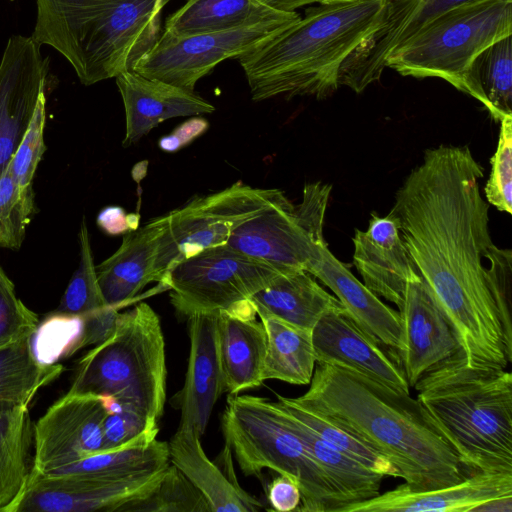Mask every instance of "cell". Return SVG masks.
Instances as JSON below:
<instances>
[{
	"mask_svg": "<svg viewBox=\"0 0 512 512\" xmlns=\"http://www.w3.org/2000/svg\"><path fill=\"white\" fill-rule=\"evenodd\" d=\"M45 107L46 98L43 94L26 132L7 166L14 180L21 186L32 184L36 168L46 149L43 138L46 119Z\"/></svg>",
	"mask_w": 512,
	"mask_h": 512,
	"instance_id": "obj_42",
	"label": "cell"
},
{
	"mask_svg": "<svg viewBox=\"0 0 512 512\" xmlns=\"http://www.w3.org/2000/svg\"><path fill=\"white\" fill-rule=\"evenodd\" d=\"M308 272L327 286L348 316L368 336L399 353L402 324L399 311L384 304L325 245Z\"/></svg>",
	"mask_w": 512,
	"mask_h": 512,
	"instance_id": "obj_23",
	"label": "cell"
},
{
	"mask_svg": "<svg viewBox=\"0 0 512 512\" xmlns=\"http://www.w3.org/2000/svg\"><path fill=\"white\" fill-rule=\"evenodd\" d=\"M217 340L225 392H240L263 384L266 331L256 317L218 312Z\"/></svg>",
	"mask_w": 512,
	"mask_h": 512,
	"instance_id": "obj_26",
	"label": "cell"
},
{
	"mask_svg": "<svg viewBox=\"0 0 512 512\" xmlns=\"http://www.w3.org/2000/svg\"><path fill=\"white\" fill-rule=\"evenodd\" d=\"M511 495L512 473L475 472L438 489L416 490L403 483L340 512H473L486 501Z\"/></svg>",
	"mask_w": 512,
	"mask_h": 512,
	"instance_id": "obj_21",
	"label": "cell"
},
{
	"mask_svg": "<svg viewBox=\"0 0 512 512\" xmlns=\"http://www.w3.org/2000/svg\"><path fill=\"white\" fill-rule=\"evenodd\" d=\"M490 176L484 193L488 204L512 213V116L500 121L498 145L491 160Z\"/></svg>",
	"mask_w": 512,
	"mask_h": 512,
	"instance_id": "obj_40",
	"label": "cell"
},
{
	"mask_svg": "<svg viewBox=\"0 0 512 512\" xmlns=\"http://www.w3.org/2000/svg\"><path fill=\"white\" fill-rule=\"evenodd\" d=\"M402 343L399 358L410 388L460 345L446 316L417 271L408 278L399 309Z\"/></svg>",
	"mask_w": 512,
	"mask_h": 512,
	"instance_id": "obj_18",
	"label": "cell"
},
{
	"mask_svg": "<svg viewBox=\"0 0 512 512\" xmlns=\"http://www.w3.org/2000/svg\"><path fill=\"white\" fill-rule=\"evenodd\" d=\"M483 176L468 146L428 149L398 189L391 212L466 363L506 369L512 355L494 294L512 283V253L492 241L489 204L480 192Z\"/></svg>",
	"mask_w": 512,
	"mask_h": 512,
	"instance_id": "obj_1",
	"label": "cell"
},
{
	"mask_svg": "<svg viewBox=\"0 0 512 512\" xmlns=\"http://www.w3.org/2000/svg\"><path fill=\"white\" fill-rule=\"evenodd\" d=\"M331 185L307 183L301 202L287 197L240 225L227 245L283 270H305L327 245L323 223Z\"/></svg>",
	"mask_w": 512,
	"mask_h": 512,
	"instance_id": "obj_11",
	"label": "cell"
},
{
	"mask_svg": "<svg viewBox=\"0 0 512 512\" xmlns=\"http://www.w3.org/2000/svg\"><path fill=\"white\" fill-rule=\"evenodd\" d=\"M473 0H384L379 25L346 58L339 85L356 93L380 79L387 58L427 24Z\"/></svg>",
	"mask_w": 512,
	"mask_h": 512,
	"instance_id": "obj_15",
	"label": "cell"
},
{
	"mask_svg": "<svg viewBox=\"0 0 512 512\" xmlns=\"http://www.w3.org/2000/svg\"><path fill=\"white\" fill-rule=\"evenodd\" d=\"M133 217L121 207L111 206L100 212L97 223L108 234L118 235L138 228V218L131 220Z\"/></svg>",
	"mask_w": 512,
	"mask_h": 512,
	"instance_id": "obj_45",
	"label": "cell"
},
{
	"mask_svg": "<svg viewBox=\"0 0 512 512\" xmlns=\"http://www.w3.org/2000/svg\"><path fill=\"white\" fill-rule=\"evenodd\" d=\"M169 463L168 442L156 438L97 453L45 474L106 481L157 470Z\"/></svg>",
	"mask_w": 512,
	"mask_h": 512,
	"instance_id": "obj_34",
	"label": "cell"
},
{
	"mask_svg": "<svg viewBox=\"0 0 512 512\" xmlns=\"http://www.w3.org/2000/svg\"><path fill=\"white\" fill-rule=\"evenodd\" d=\"M264 5L281 12H295L297 8L318 3L319 0H258Z\"/></svg>",
	"mask_w": 512,
	"mask_h": 512,
	"instance_id": "obj_46",
	"label": "cell"
},
{
	"mask_svg": "<svg viewBox=\"0 0 512 512\" xmlns=\"http://www.w3.org/2000/svg\"><path fill=\"white\" fill-rule=\"evenodd\" d=\"M267 337L263 379L280 380L294 385H309L316 358L312 331L286 323L257 311Z\"/></svg>",
	"mask_w": 512,
	"mask_h": 512,
	"instance_id": "obj_30",
	"label": "cell"
},
{
	"mask_svg": "<svg viewBox=\"0 0 512 512\" xmlns=\"http://www.w3.org/2000/svg\"><path fill=\"white\" fill-rule=\"evenodd\" d=\"M353 263L363 284L378 297L401 308L406 284L415 265L408 253L395 215L371 213L368 228L355 230Z\"/></svg>",
	"mask_w": 512,
	"mask_h": 512,
	"instance_id": "obj_20",
	"label": "cell"
},
{
	"mask_svg": "<svg viewBox=\"0 0 512 512\" xmlns=\"http://www.w3.org/2000/svg\"><path fill=\"white\" fill-rule=\"evenodd\" d=\"M33 430L28 407L0 408V512H7L30 478Z\"/></svg>",
	"mask_w": 512,
	"mask_h": 512,
	"instance_id": "obj_33",
	"label": "cell"
},
{
	"mask_svg": "<svg viewBox=\"0 0 512 512\" xmlns=\"http://www.w3.org/2000/svg\"><path fill=\"white\" fill-rule=\"evenodd\" d=\"M512 35V0H473L422 28L386 60L404 76L435 77L460 90L473 59L492 43Z\"/></svg>",
	"mask_w": 512,
	"mask_h": 512,
	"instance_id": "obj_8",
	"label": "cell"
},
{
	"mask_svg": "<svg viewBox=\"0 0 512 512\" xmlns=\"http://www.w3.org/2000/svg\"><path fill=\"white\" fill-rule=\"evenodd\" d=\"M312 341L316 363L345 367L410 394L398 353L364 333L345 309L321 317L312 330Z\"/></svg>",
	"mask_w": 512,
	"mask_h": 512,
	"instance_id": "obj_17",
	"label": "cell"
},
{
	"mask_svg": "<svg viewBox=\"0 0 512 512\" xmlns=\"http://www.w3.org/2000/svg\"><path fill=\"white\" fill-rule=\"evenodd\" d=\"M297 21L271 22L187 37H174L163 32L133 71L194 91L198 80L217 64L225 59L239 58Z\"/></svg>",
	"mask_w": 512,
	"mask_h": 512,
	"instance_id": "obj_12",
	"label": "cell"
},
{
	"mask_svg": "<svg viewBox=\"0 0 512 512\" xmlns=\"http://www.w3.org/2000/svg\"><path fill=\"white\" fill-rule=\"evenodd\" d=\"M225 444L242 473L270 469L294 480L301 492L298 512H340L347 501L280 416L274 401L230 395L221 416Z\"/></svg>",
	"mask_w": 512,
	"mask_h": 512,
	"instance_id": "obj_7",
	"label": "cell"
},
{
	"mask_svg": "<svg viewBox=\"0 0 512 512\" xmlns=\"http://www.w3.org/2000/svg\"><path fill=\"white\" fill-rule=\"evenodd\" d=\"M274 404L284 422L300 438L309 454L345 498L347 505L369 500L380 493L385 476L328 445L287 415L275 401Z\"/></svg>",
	"mask_w": 512,
	"mask_h": 512,
	"instance_id": "obj_32",
	"label": "cell"
},
{
	"mask_svg": "<svg viewBox=\"0 0 512 512\" xmlns=\"http://www.w3.org/2000/svg\"><path fill=\"white\" fill-rule=\"evenodd\" d=\"M116 83L125 108L124 146L137 142L167 119L209 114L215 110L194 91L147 78L135 71L119 74Z\"/></svg>",
	"mask_w": 512,
	"mask_h": 512,
	"instance_id": "obj_22",
	"label": "cell"
},
{
	"mask_svg": "<svg viewBox=\"0 0 512 512\" xmlns=\"http://www.w3.org/2000/svg\"><path fill=\"white\" fill-rule=\"evenodd\" d=\"M285 197L280 189L254 188L239 181L219 192L194 197L163 215L156 281L161 283L178 263L205 249L226 244L240 225Z\"/></svg>",
	"mask_w": 512,
	"mask_h": 512,
	"instance_id": "obj_9",
	"label": "cell"
},
{
	"mask_svg": "<svg viewBox=\"0 0 512 512\" xmlns=\"http://www.w3.org/2000/svg\"><path fill=\"white\" fill-rule=\"evenodd\" d=\"M256 312H265L286 323L312 331L325 314L344 309L305 270H286L250 298Z\"/></svg>",
	"mask_w": 512,
	"mask_h": 512,
	"instance_id": "obj_27",
	"label": "cell"
},
{
	"mask_svg": "<svg viewBox=\"0 0 512 512\" xmlns=\"http://www.w3.org/2000/svg\"><path fill=\"white\" fill-rule=\"evenodd\" d=\"M169 0H36L32 38L52 46L92 85L133 71L160 37Z\"/></svg>",
	"mask_w": 512,
	"mask_h": 512,
	"instance_id": "obj_5",
	"label": "cell"
},
{
	"mask_svg": "<svg viewBox=\"0 0 512 512\" xmlns=\"http://www.w3.org/2000/svg\"><path fill=\"white\" fill-rule=\"evenodd\" d=\"M284 271L223 244L178 263L161 284L170 290L175 311L188 318L240 310Z\"/></svg>",
	"mask_w": 512,
	"mask_h": 512,
	"instance_id": "obj_10",
	"label": "cell"
},
{
	"mask_svg": "<svg viewBox=\"0 0 512 512\" xmlns=\"http://www.w3.org/2000/svg\"><path fill=\"white\" fill-rule=\"evenodd\" d=\"M106 413L103 397L67 392L34 425L32 471L46 473L105 452Z\"/></svg>",
	"mask_w": 512,
	"mask_h": 512,
	"instance_id": "obj_14",
	"label": "cell"
},
{
	"mask_svg": "<svg viewBox=\"0 0 512 512\" xmlns=\"http://www.w3.org/2000/svg\"><path fill=\"white\" fill-rule=\"evenodd\" d=\"M432 424L474 473H512V374L458 350L413 386Z\"/></svg>",
	"mask_w": 512,
	"mask_h": 512,
	"instance_id": "obj_4",
	"label": "cell"
},
{
	"mask_svg": "<svg viewBox=\"0 0 512 512\" xmlns=\"http://www.w3.org/2000/svg\"><path fill=\"white\" fill-rule=\"evenodd\" d=\"M512 512V495L495 498L486 501L476 508L473 512Z\"/></svg>",
	"mask_w": 512,
	"mask_h": 512,
	"instance_id": "obj_47",
	"label": "cell"
},
{
	"mask_svg": "<svg viewBox=\"0 0 512 512\" xmlns=\"http://www.w3.org/2000/svg\"><path fill=\"white\" fill-rule=\"evenodd\" d=\"M166 468L106 481L32 471L7 512H120L125 505L149 496Z\"/></svg>",
	"mask_w": 512,
	"mask_h": 512,
	"instance_id": "obj_13",
	"label": "cell"
},
{
	"mask_svg": "<svg viewBox=\"0 0 512 512\" xmlns=\"http://www.w3.org/2000/svg\"><path fill=\"white\" fill-rule=\"evenodd\" d=\"M120 512H210V508L200 491L169 463L155 490L125 505Z\"/></svg>",
	"mask_w": 512,
	"mask_h": 512,
	"instance_id": "obj_37",
	"label": "cell"
},
{
	"mask_svg": "<svg viewBox=\"0 0 512 512\" xmlns=\"http://www.w3.org/2000/svg\"><path fill=\"white\" fill-rule=\"evenodd\" d=\"M163 216L129 231L120 247L96 267L97 280L108 305L118 310L147 284L156 281L155 262Z\"/></svg>",
	"mask_w": 512,
	"mask_h": 512,
	"instance_id": "obj_24",
	"label": "cell"
},
{
	"mask_svg": "<svg viewBox=\"0 0 512 512\" xmlns=\"http://www.w3.org/2000/svg\"><path fill=\"white\" fill-rule=\"evenodd\" d=\"M103 398L107 405V413L103 420L106 451L157 438V423L111 397Z\"/></svg>",
	"mask_w": 512,
	"mask_h": 512,
	"instance_id": "obj_39",
	"label": "cell"
},
{
	"mask_svg": "<svg viewBox=\"0 0 512 512\" xmlns=\"http://www.w3.org/2000/svg\"><path fill=\"white\" fill-rule=\"evenodd\" d=\"M218 312L188 317L190 352L182 389L171 399L180 410V428L204 435L215 403L225 392L217 340Z\"/></svg>",
	"mask_w": 512,
	"mask_h": 512,
	"instance_id": "obj_19",
	"label": "cell"
},
{
	"mask_svg": "<svg viewBox=\"0 0 512 512\" xmlns=\"http://www.w3.org/2000/svg\"><path fill=\"white\" fill-rule=\"evenodd\" d=\"M208 126L205 118L192 117L176 127L171 134L162 137L159 147L166 152H175L203 134Z\"/></svg>",
	"mask_w": 512,
	"mask_h": 512,
	"instance_id": "obj_44",
	"label": "cell"
},
{
	"mask_svg": "<svg viewBox=\"0 0 512 512\" xmlns=\"http://www.w3.org/2000/svg\"><path fill=\"white\" fill-rule=\"evenodd\" d=\"M384 0L321 3L238 59L251 97L332 95L346 58L377 28Z\"/></svg>",
	"mask_w": 512,
	"mask_h": 512,
	"instance_id": "obj_3",
	"label": "cell"
},
{
	"mask_svg": "<svg viewBox=\"0 0 512 512\" xmlns=\"http://www.w3.org/2000/svg\"><path fill=\"white\" fill-rule=\"evenodd\" d=\"M267 500L270 510L278 512L296 511L301 503V492L291 478L279 474L268 485Z\"/></svg>",
	"mask_w": 512,
	"mask_h": 512,
	"instance_id": "obj_43",
	"label": "cell"
},
{
	"mask_svg": "<svg viewBox=\"0 0 512 512\" xmlns=\"http://www.w3.org/2000/svg\"><path fill=\"white\" fill-rule=\"evenodd\" d=\"M275 396V402L280 409L328 445L385 477H399V472L393 464L355 435L332 421L294 404L289 397L279 394Z\"/></svg>",
	"mask_w": 512,
	"mask_h": 512,
	"instance_id": "obj_36",
	"label": "cell"
},
{
	"mask_svg": "<svg viewBox=\"0 0 512 512\" xmlns=\"http://www.w3.org/2000/svg\"><path fill=\"white\" fill-rule=\"evenodd\" d=\"M40 320L16 295L15 286L0 266V349L30 338Z\"/></svg>",
	"mask_w": 512,
	"mask_h": 512,
	"instance_id": "obj_41",
	"label": "cell"
},
{
	"mask_svg": "<svg viewBox=\"0 0 512 512\" xmlns=\"http://www.w3.org/2000/svg\"><path fill=\"white\" fill-rule=\"evenodd\" d=\"M166 382L160 318L141 302L119 313L113 332L80 359L68 393L111 397L158 424Z\"/></svg>",
	"mask_w": 512,
	"mask_h": 512,
	"instance_id": "obj_6",
	"label": "cell"
},
{
	"mask_svg": "<svg viewBox=\"0 0 512 512\" xmlns=\"http://www.w3.org/2000/svg\"><path fill=\"white\" fill-rule=\"evenodd\" d=\"M479 101L500 122L512 116V38L481 51L466 69L460 90Z\"/></svg>",
	"mask_w": 512,
	"mask_h": 512,
	"instance_id": "obj_31",
	"label": "cell"
},
{
	"mask_svg": "<svg viewBox=\"0 0 512 512\" xmlns=\"http://www.w3.org/2000/svg\"><path fill=\"white\" fill-rule=\"evenodd\" d=\"M300 18L296 11H277L258 0H187L166 20L164 32L187 37Z\"/></svg>",
	"mask_w": 512,
	"mask_h": 512,
	"instance_id": "obj_28",
	"label": "cell"
},
{
	"mask_svg": "<svg viewBox=\"0 0 512 512\" xmlns=\"http://www.w3.org/2000/svg\"><path fill=\"white\" fill-rule=\"evenodd\" d=\"M342 1H351V0H319L318 3H331V2H342Z\"/></svg>",
	"mask_w": 512,
	"mask_h": 512,
	"instance_id": "obj_48",
	"label": "cell"
},
{
	"mask_svg": "<svg viewBox=\"0 0 512 512\" xmlns=\"http://www.w3.org/2000/svg\"><path fill=\"white\" fill-rule=\"evenodd\" d=\"M169 459L200 491L210 512H257L263 505L205 454L194 429L178 427L168 442Z\"/></svg>",
	"mask_w": 512,
	"mask_h": 512,
	"instance_id": "obj_25",
	"label": "cell"
},
{
	"mask_svg": "<svg viewBox=\"0 0 512 512\" xmlns=\"http://www.w3.org/2000/svg\"><path fill=\"white\" fill-rule=\"evenodd\" d=\"M30 338L0 349V408L28 407L37 392L63 371L60 364L40 362Z\"/></svg>",
	"mask_w": 512,
	"mask_h": 512,
	"instance_id": "obj_35",
	"label": "cell"
},
{
	"mask_svg": "<svg viewBox=\"0 0 512 512\" xmlns=\"http://www.w3.org/2000/svg\"><path fill=\"white\" fill-rule=\"evenodd\" d=\"M32 37L12 36L0 62V176L45 94L47 63Z\"/></svg>",
	"mask_w": 512,
	"mask_h": 512,
	"instance_id": "obj_16",
	"label": "cell"
},
{
	"mask_svg": "<svg viewBox=\"0 0 512 512\" xmlns=\"http://www.w3.org/2000/svg\"><path fill=\"white\" fill-rule=\"evenodd\" d=\"M34 207L33 185L21 186L6 168L0 176V247L20 248Z\"/></svg>",
	"mask_w": 512,
	"mask_h": 512,
	"instance_id": "obj_38",
	"label": "cell"
},
{
	"mask_svg": "<svg viewBox=\"0 0 512 512\" xmlns=\"http://www.w3.org/2000/svg\"><path fill=\"white\" fill-rule=\"evenodd\" d=\"M80 262L53 314L78 316L84 322L83 348L103 342L114 330L118 309L105 301L83 220L79 232Z\"/></svg>",
	"mask_w": 512,
	"mask_h": 512,
	"instance_id": "obj_29",
	"label": "cell"
},
{
	"mask_svg": "<svg viewBox=\"0 0 512 512\" xmlns=\"http://www.w3.org/2000/svg\"><path fill=\"white\" fill-rule=\"evenodd\" d=\"M289 399L361 439L393 464L412 489L447 487L474 473L416 398L361 373L316 363L308 390Z\"/></svg>",
	"mask_w": 512,
	"mask_h": 512,
	"instance_id": "obj_2",
	"label": "cell"
}]
</instances>
